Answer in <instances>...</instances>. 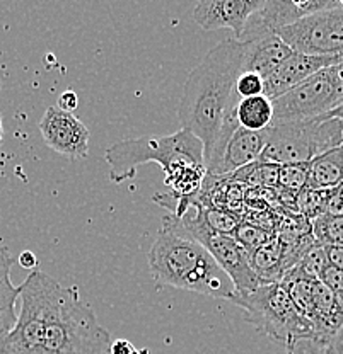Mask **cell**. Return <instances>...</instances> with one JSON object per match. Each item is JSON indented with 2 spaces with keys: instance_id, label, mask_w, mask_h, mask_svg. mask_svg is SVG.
Masks as SVG:
<instances>
[{
  "instance_id": "e575fe53",
  "label": "cell",
  "mask_w": 343,
  "mask_h": 354,
  "mask_svg": "<svg viewBox=\"0 0 343 354\" xmlns=\"http://www.w3.org/2000/svg\"><path fill=\"white\" fill-rule=\"evenodd\" d=\"M328 118H337V120H340L342 123H343V102L340 106H337V108H335L333 111H330V113L326 114Z\"/></svg>"
},
{
  "instance_id": "d6a6232c",
  "label": "cell",
  "mask_w": 343,
  "mask_h": 354,
  "mask_svg": "<svg viewBox=\"0 0 343 354\" xmlns=\"http://www.w3.org/2000/svg\"><path fill=\"white\" fill-rule=\"evenodd\" d=\"M109 353L112 354H142V353H139L137 349L134 348V344H132L130 341H127V339H118V341H114L112 344V348H109Z\"/></svg>"
},
{
  "instance_id": "f546056e",
  "label": "cell",
  "mask_w": 343,
  "mask_h": 354,
  "mask_svg": "<svg viewBox=\"0 0 343 354\" xmlns=\"http://www.w3.org/2000/svg\"><path fill=\"white\" fill-rule=\"evenodd\" d=\"M326 213L343 215V183L326 189Z\"/></svg>"
},
{
  "instance_id": "d6986e66",
  "label": "cell",
  "mask_w": 343,
  "mask_h": 354,
  "mask_svg": "<svg viewBox=\"0 0 343 354\" xmlns=\"http://www.w3.org/2000/svg\"><path fill=\"white\" fill-rule=\"evenodd\" d=\"M14 266V257L6 245H0V324L12 327L17 322L16 304L19 300L21 286L10 281V269Z\"/></svg>"
},
{
  "instance_id": "2e32d148",
  "label": "cell",
  "mask_w": 343,
  "mask_h": 354,
  "mask_svg": "<svg viewBox=\"0 0 343 354\" xmlns=\"http://www.w3.org/2000/svg\"><path fill=\"white\" fill-rule=\"evenodd\" d=\"M268 142V130L253 131L239 127L229 138L219 164L213 167L210 176H231L239 169L260 160Z\"/></svg>"
},
{
  "instance_id": "ffe728a7",
  "label": "cell",
  "mask_w": 343,
  "mask_h": 354,
  "mask_svg": "<svg viewBox=\"0 0 343 354\" xmlns=\"http://www.w3.org/2000/svg\"><path fill=\"white\" fill-rule=\"evenodd\" d=\"M239 124L246 130H268L274 124V101L267 95H253L239 101L236 109Z\"/></svg>"
},
{
  "instance_id": "83f0119b",
  "label": "cell",
  "mask_w": 343,
  "mask_h": 354,
  "mask_svg": "<svg viewBox=\"0 0 343 354\" xmlns=\"http://www.w3.org/2000/svg\"><path fill=\"white\" fill-rule=\"evenodd\" d=\"M236 92L241 99L265 94V79L258 73L243 72L236 82Z\"/></svg>"
},
{
  "instance_id": "ab89813d",
  "label": "cell",
  "mask_w": 343,
  "mask_h": 354,
  "mask_svg": "<svg viewBox=\"0 0 343 354\" xmlns=\"http://www.w3.org/2000/svg\"><path fill=\"white\" fill-rule=\"evenodd\" d=\"M342 145H343V143H342Z\"/></svg>"
},
{
  "instance_id": "6da1fadb",
  "label": "cell",
  "mask_w": 343,
  "mask_h": 354,
  "mask_svg": "<svg viewBox=\"0 0 343 354\" xmlns=\"http://www.w3.org/2000/svg\"><path fill=\"white\" fill-rule=\"evenodd\" d=\"M246 44L236 38L219 43L186 77L179 101L182 128L204 143L206 174L222 157L239 124L236 109L241 97L236 82L245 72Z\"/></svg>"
},
{
  "instance_id": "7c38bea8",
  "label": "cell",
  "mask_w": 343,
  "mask_h": 354,
  "mask_svg": "<svg viewBox=\"0 0 343 354\" xmlns=\"http://www.w3.org/2000/svg\"><path fill=\"white\" fill-rule=\"evenodd\" d=\"M267 0H198L193 19L202 29H231L234 38L245 35L249 21L263 10Z\"/></svg>"
},
{
  "instance_id": "5bb4252c",
  "label": "cell",
  "mask_w": 343,
  "mask_h": 354,
  "mask_svg": "<svg viewBox=\"0 0 343 354\" xmlns=\"http://www.w3.org/2000/svg\"><path fill=\"white\" fill-rule=\"evenodd\" d=\"M239 41L246 44L245 72L258 73L263 79H267L294 51L276 32L272 31L246 29Z\"/></svg>"
},
{
  "instance_id": "4fadbf2b",
  "label": "cell",
  "mask_w": 343,
  "mask_h": 354,
  "mask_svg": "<svg viewBox=\"0 0 343 354\" xmlns=\"http://www.w3.org/2000/svg\"><path fill=\"white\" fill-rule=\"evenodd\" d=\"M338 60L340 55H306L292 51V55L265 79V95L275 101L319 70L337 65Z\"/></svg>"
},
{
  "instance_id": "cb8c5ba5",
  "label": "cell",
  "mask_w": 343,
  "mask_h": 354,
  "mask_svg": "<svg viewBox=\"0 0 343 354\" xmlns=\"http://www.w3.org/2000/svg\"><path fill=\"white\" fill-rule=\"evenodd\" d=\"M311 232L321 245H343V215L324 213L311 221Z\"/></svg>"
},
{
  "instance_id": "9a60e30c",
  "label": "cell",
  "mask_w": 343,
  "mask_h": 354,
  "mask_svg": "<svg viewBox=\"0 0 343 354\" xmlns=\"http://www.w3.org/2000/svg\"><path fill=\"white\" fill-rule=\"evenodd\" d=\"M340 7L338 0H267L263 10L249 21L246 29L276 32L302 17Z\"/></svg>"
},
{
  "instance_id": "d4e9b609",
  "label": "cell",
  "mask_w": 343,
  "mask_h": 354,
  "mask_svg": "<svg viewBox=\"0 0 343 354\" xmlns=\"http://www.w3.org/2000/svg\"><path fill=\"white\" fill-rule=\"evenodd\" d=\"M275 235V232L268 230V228H263L260 227V225L252 223V221L243 220L241 223H239V227L236 228L234 234H232V237H234L236 242L252 256L254 250L260 249V247L265 245L267 242H270Z\"/></svg>"
},
{
  "instance_id": "f35d334b",
  "label": "cell",
  "mask_w": 343,
  "mask_h": 354,
  "mask_svg": "<svg viewBox=\"0 0 343 354\" xmlns=\"http://www.w3.org/2000/svg\"><path fill=\"white\" fill-rule=\"evenodd\" d=\"M338 3H340V6L343 7V0H338Z\"/></svg>"
},
{
  "instance_id": "4316f807",
  "label": "cell",
  "mask_w": 343,
  "mask_h": 354,
  "mask_svg": "<svg viewBox=\"0 0 343 354\" xmlns=\"http://www.w3.org/2000/svg\"><path fill=\"white\" fill-rule=\"evenodd\" d=\"M294 206L306 220L313 221L326 213V189H311L306 187L296 196Z\"/></svg>"
},
{
  "instance_id": "7a4b0ae2",
  "label": "cell",
  "mask_w": 343,
  "mask_h": 354,
  "mask_svg": "<svg viewBox=\"0 0 343 354\" xmlns=\"http://www.w3.org/2000/svg\"><path fill=\"white\" fill-rule=\"evenodd\" d=\"M149 268L157 285L193 291L231 301L236 295L227 272L173 215L164 216L149 252Z\"/></svg>"
},
{
  "instance_id": "f1b7e54d",
  "label": "cell",
  "mask_w": 343,
  "mask_h": 354,
  "mask_svg": "<svg viewBox=\"0 0 343 354\" xmlns=\"http://www.w3.org/2000/svg\"><path fill=\"white\" fill-rule=\"evenodd\" d=\"M321 281L330 288L343 304V271L333 268V266H328L323 274H321Z\"/></svg>"
},
{
  "instance_id": "52a82bcc",
  "label": "cell",
  "mask_w": 343,
  "mask_h": 354,
  "mask_svg": "<svg viewBox=\"0 0 343 354\" xmlns=\"http://www.w3.org/2000/svg\"><path fill=\"white\" fill-rule=\"evenodd\" d=\"M58 285L43 271H33L24 279L17 322L0 342V354H42L48 310Z\"/></svg>"
},
{
  "instance_id": "4dcf8cb0",
  "label": "cell",
  "mask_w": 343,
  "mask_h": 354,
  "mask_svg": "<svg viewBox=\"0 0 343 354\" xmlns=\"http://www.w3.org/2000/svg\"><path fill=\"white\" fill-rule=\"evenodd\" d=\"M79 106V95L73 91H64L60 95H58L57 108L65 111V113H73Z\"/></svg>"
},
{
  "instance_id": "8992f818",
  "label": "cell",
  "mask_w": 343,
  "mask_h": 354,
  "mask_svg": "<svg viewBox=\"0 0 343 354\" xmlns=\"http://www.w3.org/2000/svg\"><path fill=\"white\" fill-rule=\"evenodd\" d=\"M342 143L343 123L324 114L311 120L272 124L261 158L279 165L308 164L321 153L342 147Z\"/></svg>"
},
{
  "instance_id": "ba28073f",
  "label": "cell",
  "mask_w": 343,
  "mask_h": 354,
  "mask_svg": "<svg viewBox=\"0 0 343 354\" xmlns=\"http://www.w3.org/2000/svg\"><path fill=\"white\" fill-rule=\"evenodd\" d=\"M343 102V66L331 65L274 101V124L324 116Z\"/></svg>"
},
{
  "instance_id": "1f68e13d",
  "label": "cell",
  "mask_w": 343,
  "mask_h": 354,
  "mask_svg": "<svg viewBox=\"0 0 343 354\" xmlns=\"http://www.w3.org/2000/svg\"><path fill=\"white\" fill-rule=\"evenodd\" d=\"M328 263L333 268L343 271V245H330L326 247Z\"/></svg>"
},
{
  "instance_id": "ac0fdd59",
  "label": "cell",
  "mask_w": 343,
  "mask_h": 354,
  "mask_svg": "<svg viewBox=\"0 0 343 354\" xmlns=\"http://www.w3.org/2000/svg\"><path fill=\"white\" fill-rule=\"evenodd\" d=\"M343 183V145L321 153L311 162L309 183L311 189H330Z\"/></svg>"
},
{
  "instance_id": "30bf717a",
  "label": "cell",
  "mask_w": 343,
  "mask_h": 354,
  "mask_svg": "<svg viewBox=\"0 0 343 354\" xmlns=\"http://www.w3.org/2000/svg\"><path fill=\"white\" fill-rule=\"evenodd\" d=\"M276 35L294 51L306 55H340L343 51V7L302 17Z\"/></svg>"
},
{
  "instance_id": "9c48e42d",
  "label": "cell",
  "mask_w": 343,
  "mask_h": 354,
  "mask_svg": "<svg viewBox=\"0 0 343 354\" xmlns=\"http://www.w3.org/2000/svg\"><path fill=\"white\" fill-rule=\"evenodd\" d=\"M176 220L191 237L197 239L212 254L213 259L227 272L236 288V293H252L261 286L260 278L253 271L252 263H249V254L236 242L234 237L216 234L205 223L204 216H202L200 198Z\"/></svg>"
},
{
  "instance_id": "7402d4cb",
  "label": "cell",
  "mask_w": 343,
  "mask_h": 354,
  "mask_svg": "<svg viewBox=\"0 0 343 354\" xmlns=\"http://www.w3.org/2000/svg\"><path fill=\"white\" fill-rule=\"evenodd\" d=\"M309 167H311V162H308V164L280 165L279 191L283 198L296 201L297 194L308 187Z\"/></svg>"
},
{
  "instance_id": "e0dca14e",
  "label": "cell",
  "mask_w": 343,
  "mask_h": 354,
  "mask_svg": "<svg viewBox=\"0 0 343 354\" xmlns=\"http://www.w3.org/2000/svg\"><path fill=\"white\" fill-rule=\"evenodd\" d=\"M249 263L260 278L261 285L280 283V279L285 274V268H283V243L279 234L270 242L254 250L249 256Z\"/></svg>"
},
{
  "instance_id": "8d00e7d4",
  "label": "cell",
  "mask_w": 343,
  "mask_h": 354,
  "mask_svg": "<svg viewBox=\"0 0 343 354\" xmlns=\"http://www.w3.org/2000/svg\"><path fill=\"white\" fill-rule=\"evenodd\" d=\"M3 138V124H2V113H0V143H2Z\"/></svg>"
},
{
  "instance_id": "603a6c76",
  "label": "cell",
  "mask_w": 343,
  "mask_h": 354,
  "mask_svg": "<svg viewBox=\"0 0 343 354\" xmlns=\"http://www.w3.org/2000/svg\"><path fill=\"white\" fill-rule=\"evenodd\" d=\"M328 266H330V263H328L326 247L315 242L309 247L308 252L302 256V259L292 269H289L285 274L306 279H321V274H323Z\"/></svg>"
},
{
  "instance_id": "44dd1931",
  "label": "cell",
  "mask_w": 343,
  "mask_h": 354,
  "mask_svg": "<svg viewBox=\"0 0 343 354\" xmlns=\"http://www.w3.org/2000/svg\"><path fill=\"white\" fill-rule=\"evenodd\" d=\"M279 164L260 158V160L239 169L238 172L229 177L236 183L243 184L245 187H252V189H275V187H279Z\"/></svg>"
},
{
  "instance_id": "d590c367",
  "label": "cell",
  "mask_w": 343,
  "mask_h": 354,
  "mask_svg": "<svg viewBox=\"0 0 343 354\" xmlns=\"http://www.w3.org/2000/svg\"><path fill=\"white\" fill-rule=\"evenodd\" d=\"M10 330H12V327H9V326H3V324H0V342L3 341V337H6V335L9 334Z\"/></svg>"
},
{
  "instance_id": "8fae6325",
  "label": "cell",
  "mask_w": 343,
  "mask_h": 354,
  "mask_svg": "<svg viewBox=\"0 0 343 354\" xmlns=\"http://www.w3.org/2000/svg\"><path fill=\"white\" fill-rule=\"evenodd\" d=\"M39 131L46 145L64 157L76 160L89 153V128L73 113L51 106L39 121Z\"/></svg>"
},
{
  "instance_id": "277c9868",
  "label": "cell",
  "mask_w": 343,
  "mask_h": 354,
  "mask_svg": "<svg viewBox=\"0 0 343 354\" xmlns=\"http://www.w3.org/2000/svg\"><path fill=\"white\" fill-rule=\"evenodd\" d=\"M112 335L80 301L77 288L58 285L46 317L42 354H106Z\"/></svg>"
},
{
  "instance_id": "74e56055",
  "label": "cell",
  "mask_w": 343,
  "mask_h": 354,
  "mask_svg": "<svg viewBox=\"0 0 343 354\" xmlns=\"http://www.w3.org/2000/svg\"><path fill=\"white\" fill-rule=\"evenodd\" d=\"M338 65L343 66V51L340 53V60H338Z\"/></svg>"
},
{
  "instance_id": "836d02e7",
  "label": "cell",
  "mask_w": 343,
  "mask_h": 354,
  "mask_svg": "<svg viewBox=\"0 0 343 354\" xmlns=\"http://www.w3.org/2000/svg\"><path fill=\"white\" fill-rule=\"evenodd\" d=\"M17 261H19V264L23 266L24 269H33L36 268V264H38L36 256L31 252V250H24V252H21L19 257H17Z\"/></svg>"
},
{
  "instance_id": "484cf974",
  "label": "cell",
  "mask_w": 343,
  "mask_h": 354,
  "mask_svg": "<svg viewBox=\"0 0 343 354\" xmlns=\"http://www.w3.org/2000/svg\"><path fill=\"white\" fill-rule=\"evenodd\" d=\"M202 216H204L210 230H213L216 234L231 235V237L243 221L241 216L229 212V209L217 208V206H205L204 203H202Z\"/></svg>"
},
{
  "instance_id": "5b68a950",
  "label": "cell",
  "mask_w": 343,
  "mask_h": 354,
  "mask_svg": "<svg viewBox=\"0 0 343 354\" xmlns=\"http://www.w3.org/2000/svg\"><path fill=\"white\" fill-rule=\"evenodd\" d=\"M231 301L243 308L249 324L282 344L287 354H294L299 342L313 332V324L296 307L282 283H267L252 293H236Z\"/></svg>"
},
{
  "instance_id": "3957f363",
  "label": "cell",
  "mask_w": 343,
  "mask_h": 354,
  "mask_svg": "<svg viewBox=\"0 0 343 354\" xmlns=\"http://www.w3.org/2000/svg\"><path fill=\"white\" fill-rule=\"evenodd\" d=\"M105 160L114 184L134 179L140 165L149 162L159 165L166 179L183 169L205 167L204 143L184 128L166 136L121 140L106 150Z\"/></svg>"
}]
</instances>
